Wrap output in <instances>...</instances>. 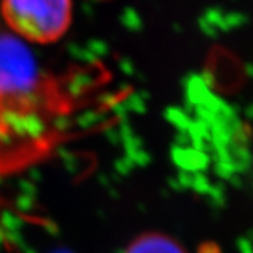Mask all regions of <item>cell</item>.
<instances>
[{"mask_svg": "<svg viewBox=\"0 0 253 253\" xmlns=\"http://www.w3.org/2000/svg\"><path fill=\"white\" fill-rule=\"evenodd\" d=\"M0 10L10 30L34 44L61 40L72 23V0H1Z\"/></svg>", "mask_w": 253, "mask_h": 253, "instance_id": "cell-1", "label": "cell"}, {"mask_svg": "<svg viewBox=\"0 0 253 253\" xmlns=\"http://www.w3.org/2000/svg\"><path fill=\"white\" fill-rule=\"evenodd\" d=\"M123 253H189L186 248L170 235L149 231L134 238Z\"/></svg>", "mask_w": 253, "mask_h": 253, "instance_id": "cell-2", "label": "cell"}]
</instances>
